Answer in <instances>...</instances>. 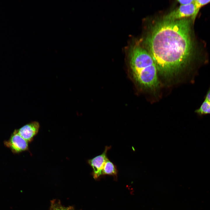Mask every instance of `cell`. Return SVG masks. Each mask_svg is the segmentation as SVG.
I'll list each match as a JSON object with an SVG mask.
<instances>
[{
    "instance_id": "12",
    "label": "cell",
    "mask_w": 210,
    "mask_h": 210,
    "mask_svg": "<svg viewBox=\"0 0 210 210\" xmlns=\"http://www.w3.org/2000/svg\"><path fill=\"white\" fill-rule=\"evenodd\" d=\"M205 99L210 103V88L209 89L206 95Z\"/></svg>"
},
{
    "instance_id": "5",
    "label": "cell",
    "mask_w": 210,
    "mask_h": 210,
    "mask_svg": "<svg viewBox=\"0 0 210 210\" xmlns=\"http://www.w3.org/2000/svg\"><path fill=\"white\" fill-rule=\"evenodd\" d=\"M40 127L39 123L32 122L20 128L18 131V134L28 142L32 141L38 133Z\"/></svg>"
},
{
    "instance_id": "8",
    "label": "cell",
    "mask_w": 210,
    "mask_h": 210,
    "mask_svg": "<svg viewBox=\"0 0 210 210\" xmlns=\"http://www.w3.org/2000/svg\"><path fill=\"white\" fill-rule=\"evenodd\" d=\"M195 112L200 115L210 114V103L205 99L200 106L195 111Z\"/></svg>"
},
{
    "instance_id": "9",
    "label": "cell",
    "mask_w": 210,
    "mask_h": 210,
    "mask_svg": "<svg viewBox=\"0 0 210 210\" xmlns=\"http://www.w3.org/2000/svg\"><path fill=\"white\" fill-rule=\"evenodd\" d=\"M50 210H74L71 206L65 207L62 206L60 201L53 200L51 201Z\"/></svg>"
},
{
    "instance_id": "4",
    "label": "cell",
    "mask_w": 210,
    "mask_h": 210,
    "mask_svg": "<svg viewBox=\"0 0 210 210\" xmlns=\"http://www.w3.org/2000/svg\"><path fill=\"white\" fill-rule=\"evenodd\" d=\"M111 148V146H106L104 150L101 154L87 160V163L92 169V174L94 178H97L102 175L104 164L108 159L107 152Z\"/></svg>"
},
{
    "instance_id": "6",
    "label": "cell",
    "mask_w": 210,
    "mask_h": 210,
    "mask_svg": "<svg viewBox=\"0 0 210 210\" xmlns=\"http://www.w3.org/2000/svg\"><path fill=\"white\" fill-rule=\"evenodd\" d=\"M8 145L16 153H19L28 149V142L15 131L12 134Z\"/></svg>"
},
{
    "instance_id": "7",
    "label": "cell",
    "mask_w": 210,
    "mask_h": 210,
    "mask_svg": "<svg viewBox=\"0 0 210 210\" xmlns=\"http://www.w3.org/2000/svg\"><path fill=\"white\" fill-rule=\"evenodd\" d=\"M117 171L116 166L108 158L104 164L102 171V175L116 176Z\"/></svg>"
},
{
    "instance_id": "3",
    "label": "cell",
    "mask_w": 210,
    "mask_h": 210,
    "mask_svg": "<svg viewBox=\"0 0 210 210\" xmlns=\"http://www.w3.org/2000/svg\"><path fill=\"white\" fill-rule=\"evenodd\" d=\"M198 13L194 0L193 3L190 4L181 5L165 16L163 19L175 20L191 17L194 22Z\"/></svg>"
},
{
    "instance_id": "1",
    "label": "cell",
    "mask_w": 210,
    "mask_h": 210,
    "mask_svg": "<svg viewBox=\"0 0 210 210\" xmlns=\"http://www.w3.org/2000/svg\"><path fill=\"white\" fill-rule=\"evenodd\" d=\"M191 18L162 19L152 29L146 42L158 73L166 78L176 75L194 61H208L205 43L193 32Z\"/></svg>"
},
{
    "instance_id": "11",
    "label": "cell",
    "mask_w": 210,
    "mask_h": 210,
    "mask_svg": "<svg viewBox=\"0 0 210 210\" xmlns=\"http://www.w3.org/2000/svg\"><path fill=\"white\" fill-rule=\"evenodd\" d=\"M194 0H178L177 1L181 5H187L193 3Z\"/></svg>"
},
{
    "instance_id": "2",
    "label": "cell",
    "mask_w": 210,
    "mask_h": 210,
    "mask_svg": "<svg viewBox=\"0 0 210 210\" xmlns=\"http://www.w3.org/2000/svg\"><path fill=\"white\" fill-rule=\"evenodd\" d=\"M129 64L133 77L140 87L154 91L159 86L156 64L149 53L142 47L135 45L130 48Z\"/></svg>"
},
{
    "instance_id": "10",
    "label": "cell",
    "mask_w": 210,
    "mask_h": 210,
    "mask_svg": "<svg viewBox=\"0 0 210 210\" xmlns=\"http://www.w3.org/2000/svg\"><path fill=\"white\" fill-rule=\"evenodd\" d=\"M209 3H210V0H195V3L197 12L198 13L202 7Z\"/></svg>"
}]
</instances>
